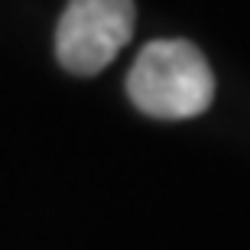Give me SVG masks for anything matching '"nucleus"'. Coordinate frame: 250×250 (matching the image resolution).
<instances>
[{"label":"nucleus","instance_id":"f257e3e1","mask_svg":"<svg viewBox=\"0 0 250 250\" xmlns=\"http://www.w3.org/2000/svg\"><path fill=\"white\" fill-rule=\"evenodd\" d=\"M137 111L159 121H188L211 107L214 75L202 49L186 39H156L140 49L127 75Z\"/></svg>","mask_w":250,"mask_h":250},{"label":"nucleus","instance_id":"f03ea898","mask_svg":"<svg viewBox=\"0 0 250 250\" xmlns=\"http://www.w3.org/2000/svg\"><path fill=\"white\" fill-rule=\"evenodd\" d=\"M133 0H68L56 26V59L72 75H98L133 36Z\"/></svg>","mask_w":250,"mask_h":250}]
</instances>
